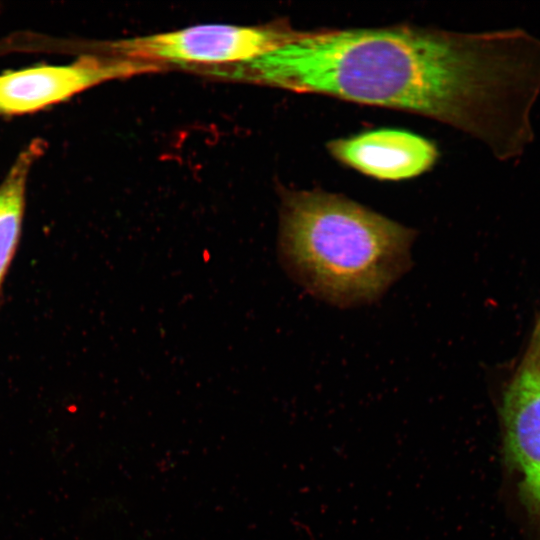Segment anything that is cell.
Listing matches in <instances>:
<instances>
[{"label":"cell","instance_id":"cell-1","mask_svg":"<svg viewBox=\"0 0 540 540\" xmlns=\"http://www.w3.org/2000/svg\"><path fill=\"white\" fill-rule=\"evenodd\" d=\"M227 78L420 114L510 161L535 136L540 38L518 27L294 30L278 48L230 65Z\"/></svg>","mask_w":540,"mask_h":540},{"label":"cell","instance_id":"cell-2","mask_svg":"<svg viewBox=\"0 0 540 540\" xmlns=\"http://www.w3.org/2000/svg\"><path fill=\"white\" fill-rule=\"evenodd\" d=\"M415 231L342 195L282 196L279 256L312 295L351 307L378 299L410 267Z\"/></svg>","mask_w":540,"mask_h":540},{"label":"cell","instance_id":"cell-3","mask_svg":"<svg viewBox=\"0 0 540 540\" xmlns=\"http://www.w3.org/2000/svg\"><path fill=\"white\" fill-rule=\"evenodd\" d=\"M294 30L284 24L197 25L172 32L105 42L98 50L161 64L220 66L258 58L286 42Z\"/></svg>","mask_w":540,"mask_h":540},{"label":"cell","instance_id":"cell-4","mask_svg":"<svg viewBox=\"0 0 540 540\" xmlns=\"http://www.w3.org/2000/svg\"><path fill=\"white\" fill-rule=\"evenodd\" d=\"M502 457L519 501L540 534V312L501 394Z\"/></svg>","mask_w":540,"mask_h":540},{"label":"cell","instance_id":"cell-5","mask_svg":"<svg viewBox=\"0 0 540 540\" xmlns=\"http://www.w3.org/2000/svg\"><path fill=\"white\" fill-rule=\"evenodd\" d=\"M167 68L157 62L87 54L70 64L8 71L0 74V115L36 112L100 83Z\"/></svg>","mask_w":540,"mask_h":540},{"label":"cell","instance_id":"cell-6","mask_svg":"<svg viewBox=\"0 0 540 540\" xmlns=\"http://www.w3.org/2000/svg\"><path fill=\"white\" fill-rule=\"evenodd\" d=\"M330 153L343 164L381 180H402L433 166L437 149L429 140L411 132L380 129L337 139Z\"/></svg>","mask_w":540,"mask_h":540},{"label":"cell","instance_id":"cell-7","mask_svg":"<svg viewBox=\"0 0 540 540\" xmlns=\"http://www.w3.org/2000/svg\"><path fill=\"white\" fill-rule=\"evenodd\" d=\"M42 151L43 144L39 140L28 145L0 185V299L20 241L28 174Z\"/></svg>","mask_w":540,"mask_h":540}]
</instances>
